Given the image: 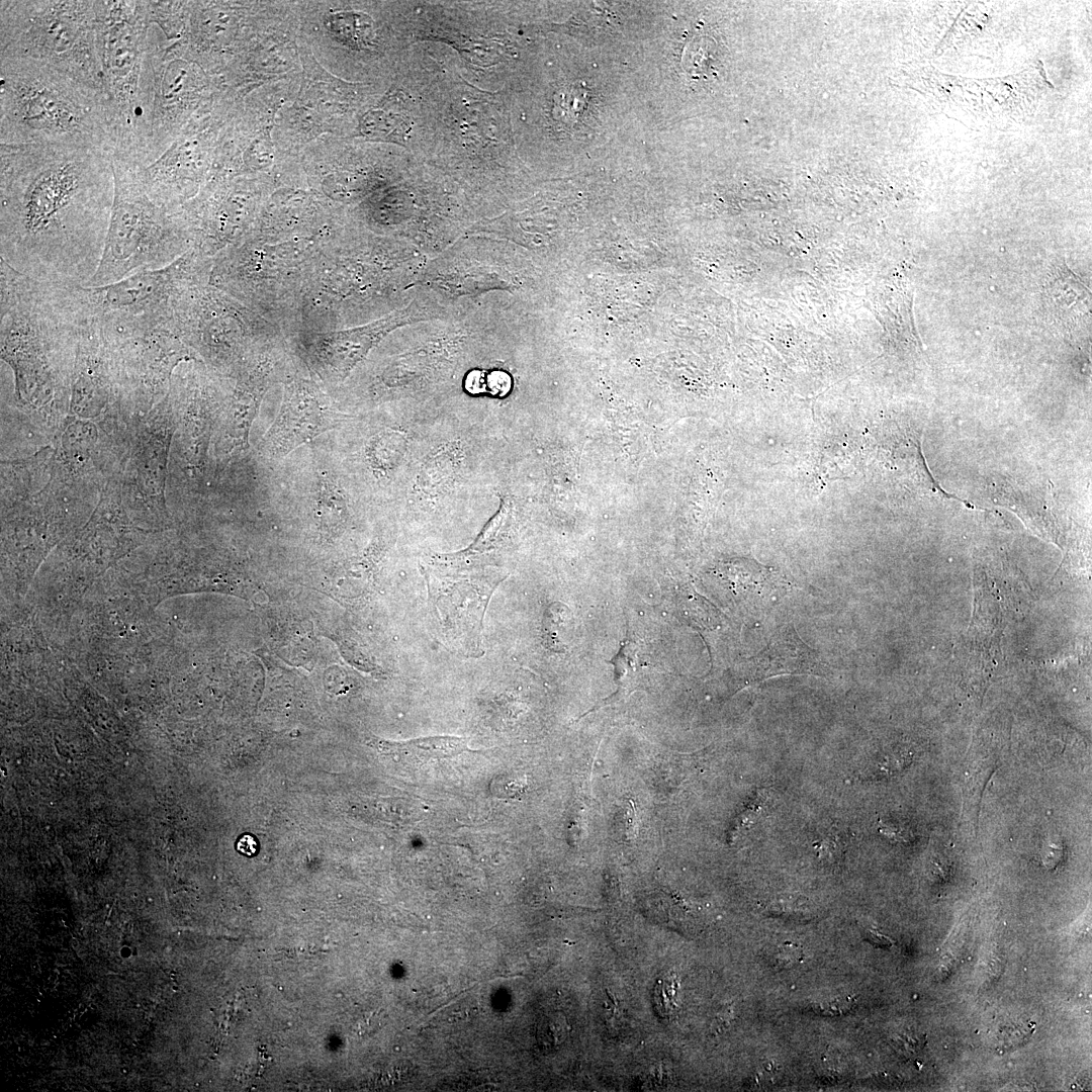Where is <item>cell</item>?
<instances>
[{
  "mask_svg": "<svg viewBox=\"0 0 1092 1092\" xmlns=\"http://www.w3.org/2000/svg\"><path fill=\"white\" fill-rule=\"evenodd\" d=\"M114 199L111 155L67 146L0 145V255L40 281L86 286Z\"/></svg>",
  "mask_w": 1092,
  "mask_h": 1092,
  "instance_id": "1",
  "label": "cell"
},
{
  "mask_svg": "<svg viewBox=\"0 0 1092 1092\" xmlns=\"http://www.w3.org/2000/svg\"><path fill=\"white\" fill-rule=\"evenodd\" d=\"M0 263L2 357L15 371L19 392L30 397L62 392L88 324L82 285L35 280Z\"/></svg>",
  "mask_w": 1092,
  "mask_h": 1092,
  "instance_id": "2",
  "label": "cell"
},
{
  "mask_svg": "<svg viewBox=\"0 0 1092 1092\" xmlns=\"http://www.w3.org/2000/svg\"><path fill=\"white\" fill-rule=\"evenodd\" d=\"M0 145L110 154L102 93L47 64L0 55Z\"/></svg>",
  "mask_w": 1092,
  "mask_h": 1092,
  "instance_id": "3",
  "label": "cell"
},
{
  "mask_svg": "<svg viewBox=\"0 0 1092 1092\" xmlns=\"http://www.w3.org/2000/svg\"><path fill=\"white\" fill-rule=\"evenodd\" d=\"M97 52L113 158L151 163L154 65L146 1L95 0Z\"/></svg>",
  "mask_w": 1092,
  "mask_h": 1092,
  "instance_id": "4",
  "label": "cell"
},
{
  "mask_svg": "<svg viewBox=\"0 0 1092 1092\" xmlns=\"http://www.w3.org/2000/svg\"><path fill=\"white\" fill-rule=\"evenodd\" d=\"M0 55L47 64L102 93L95 0H1Z\"/></svg>",
  "mask_w": 1092,
  "mask_h": 1092,
  "instance_id": "5",
  "label": "cell"
},
{
  "mask_svg": "<svg viewBox=\"0 0 1092 1092\" xmlns=\"http://www.w3.org/2000/svg\"><path fill=\"white\" fill-rule=\"evenodd\" d=\"M111 159L113 205L100 263L87 287L170 265L190 236L178 212L167 211L150 197L131 164Z\"/></svg>",
  "mask_w": 1092,
  "mask_h": 1092,
  "instance_id": "6",
  "label": "cell"
},
{
  "mask_svg": "<svg viewBox=\"0 0 1092 1092\" xmlns=\"http://www.w3.org/2000/svg\"><path fill=\"white\" fill-rule=\"evenodd\" d=\"M198 272L191 257L128 276L112 284L80 286L89 323L112 340L169 331L175 308Z\"/></svg>",
  "mask_w": 1092,
  "mask_h": 1092,
  "instance_id": "7",
  "label": "cell"
},
{
  "mask_svg": "<svg viewBox=\"0 0 1092 1092\" xmlns=\"http://www.w3.org/2000/svg\"><path fill=\"white\" fill-rule=\"evenodd\" d=\"M154 65L151 163L197 117L213 110L217 83L183 40H168L150 22Z\"/></svg>",
  "mask_w": 1092,
  "mask_h": 1092,
  "instance_id": "8",
  "label": "cell"
},
{
  "mask_svg": "<svg viewBox=\"0 0 1092 1092\" xmlns=\"http://www.w3.org/2000/svg\"><path fill=\"white\" fill-rule=\"evenodd\" d=\"M220 113L194 119L152 163L135 168L150 197L174 213L198 187L215 159Z\"/></svg>",
  "mask_w": 1092,
  "mask_h": 1092,
  "instance_id": "9",
  "label": "cell"
},
{
  "mask_svg": "<svg viewBox=\"0 0 1092 1092\" xmlns=\"http://www.w3.org/2000/svg\"><path fill=\"white\" fill-rule=\"evenodd\" d=\"M500 576L473 573L427 575L430 602L445 642L457 652L477 655L487 603Z\"/></svg>",
  "mask_w": 1092,
  "mask_h": 1092,
  "instance_id": "10",
  "label": "cell"
},
{
  "mask_svg": "<svg viewBox=\"0 0 1092 1092\" xmlns=\"http://www.w3.org/2000/svg\"><path fill=\"white\" fill-rule=\"evenodd\" d=\"M346 417L321 396L297 388L287 396L279 415L261 439L259 454L280 458L316 436L336 428Z\"/></svg>",
  "mask_w": 1092,
  "mask_h": 1092,
  "instance_id": "11",
  "label": "cell"
},
{
  "mask_svg": "<svg viewBox=\"0 0 1092 1092\" xmlns=\"http://www.w3.org/2000/svg\"><path fill=\"white\" fill-rule=\"evenodd\" d=\"M747 680L757 682L782 674L826 676L829 668L798 635L793 624L775 633L767 645L746 661Z\"/></svg>",
  "mask_w": 1092,
  "mask_h": 1092,
  "instance_id": "12",
  "label": "cell"
},
{
  "mask_svg": "<svg viewBox=\"0 0 1092 1092\" xmlns=\"http://www.w3.org/2000/svg\"><path fill=\"white\" fill-rule=\"evenodd\" d=\"M369 744L379 753L405 764H422L430 760L452 758L470 751L465 737L442 735L404 741L373 738Z\"/></svg>",
  "mask_w": 1092,
  "mask_h": 1092,
  "instance_id": "13",
  "label": "cell"
},
{
  "mask_svg": "<svg viewBox=\"0 0 1092 1092\" xmlns=\"http://www.w3.org/2000/svg\"><path fill=\"white\" fill-rule=\"evenodd\" d=\"M573 616L570 609L556 602L548 606L542 620V637L546 647L564 652L572 640Z\"/></svg>",
  "mask_w": 1092,
  "mask_h": 1092,
  "instance_id": "14",
  "label": "cell"
},
{
  "mask_svg": "<svg viewBox=\"0 0 1092 1092\" xmlns=\"http://www.w3.org/2000/svg\"><path fill=\"white\" fill-rule=\"evenodd\" d=\"M362 134L369 139L404 142L408 132L405 119L391 111L374 109L368 111L360 123Z\"/></svg>",
  "mask_w": 1092,
  "mask_h": 1092,
  "instance_id": "15",
  "label": "cell"
},
{
  "mask_svg": "<svg viewBox=\"0 0 1092 1092\" xmlns=\"http://www.w3.org/2000/svg\"><path fill=\"white\" fill-rule=\"evenodd\" d=\"M1031 1023L1023 1020L1000 1025L995 1033L996 1045L1009 1049L1022 1043L1032 1034L1033 1024Z\"/></svg>",
  "mask_w": 1092,
  "mask_h": 1092,
  "instance_id": "16",
  "label": "cell"
},
{
  "mask_svg": "<svg viewBox=\"0 0 1092 1092\" xmlns=\"http://www.w3.org/2000/svg\"><path fill=\"white\" fill-rule=\"evenodd\" d=\"M770 965L777 970L793 968L803 959V949L796 943L784 942L777 945L768 956Z\"/></svg>",
  "mask_w": 1092,
  "mask_h": 1092,
  "instance_id": "17",
  "label": "cell"
},
{
  "mask_svg": "<svg viewBox=\"0 0 1092 1092\" xmlns=\"http://www.w3.org/2000/svg\"><path fill=\"white\" fill-rule=\"evenodd\" d=\"M855 1005V997L852 995H841L830 998V1000H824L814 1002L811 1004L812 1009L825 1016H840L848 1013Z\"/></svg>",
  "mask_w": 1092,
  "mask_h": 1092,
  "instance_id": "18",
  "label": "cell"
},
{
  "mask_svg": "<svg viewBox=\"0 0 1092 1092\" xmlns=\"http://www.w3.org/2000/svg\"><path fill=\"white\" fill-rule=\"evenodd\" d=\"M925 1036L916 1031L905 1030L896 1033L892 1038V1044L902 1056L912 1057L924 1045Z\"/></svg>",
  "mask_w": 1092,
  "mask_h": 1092,
  "instance_id": "19",
  "label": "cell"
},
{
  "mask_svg": "<svg viewBox=\"0 0 1092 1092\" xmlns=\"http://www.w3.org/2000/svg\"><path fill=\"white\" fill-rule=\"evenodd\" d=\"M1064 845L1056 836L1048 835L1040 846L1039 854L1045 868L1052 870L1058 867L1064 858Z\"/></svg>",
  "mask_w": 1092,
  "mask_h": 1092,
  "instance_id": "20",
  "label": "cell"
},
{
  "mask_svg": "<svg viewBox=\"0 0 1092 1092\" xmlns=\"http://www.w3.org/2000/svg\"><path fill=\"white\" fill-rule=\"evenodd\" d=\"M634 656V648L628 641H624L619 652L609 662L614 666L615 680L618 682L631 667Z\"/></svg>",
  "mask_w": 1092,
  "mask_h": 1092,
  "instance_id": "21",
  "label": "cell"
},
{
  "mask_svg": "<svg viewBox=\"0 0 1092 1092\" xmlns=\"http://www.w3.org/2000/svg\"><path fill=\"white\" fill-rule=\"evenodd\" d=\"M656 1005L660 1008L661 1013L668 1014L673 1010L674 994L676 988L672 980L659 982L656 989Z\"/></svg>",
  "mask_w": 1092,
  "mask_h": 1092,
  "instance_id": "22",
  "label": "cell"
},
{
  "mask_svg": "<svg viewBox=\"0 0 1092 1092\" xmlns=\"http://www.w3.org/2000/svg\"><path fill=\"white\" fill-rule=\"evenodd\" d=\"M880 831L882 833H884L886 836L891 837V838H893L895 840H898V841L899 840L900 841H908V837L911 835V833L909 831H906L903 828H899V826L886 825V824L880 827Z\"/></svg>",
  "mask_w": 1092,
  "mask_h": 1092,
  "instance_id": "23",
  "label": "cell"
},
{
  "mask_svg": "<svg viewBox=\"0 0 1092 1092\" xmlns=\"http://www.w3.org/2000/svg\"><path fill=\"white\" fill-rule=\"evenodd\" d=\"M864 935H866L867 939L871 943L875 944L876 946L886 947V946H890L893 943V941L890 939V937L880 933L879 931H877L875 929H868L864 932Z\"/></svg>",
  "mask_w": 1092,
  "mask_h": 1092,
  "instance_id": "24",
  "label": "cell"
},
{
  "mask_svg": "<svg viewBox=\"0 0 1092 1092\" xmlns=\"http://www.w3.org/2000/svg\"><path fill=\"white\" fill-rule=\"evenodd\" d=\"M238 848L246 854H253L256 850L255 840L251 836H244L240 839Z\"/></svg>",
  "mask_w": 1092,
  "mask_h": 1092,
  "instance_id": "25",
  "label": "cell"
}]
</instances>
